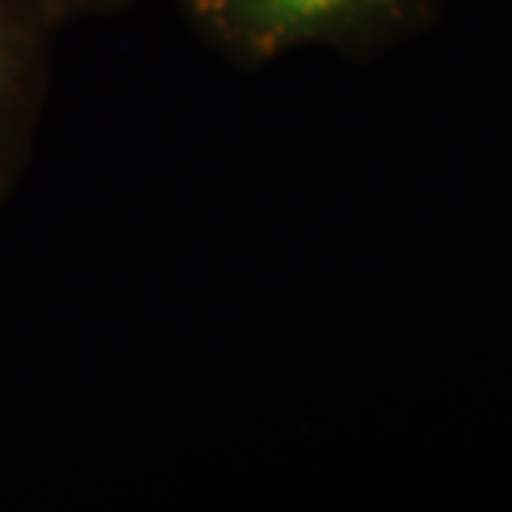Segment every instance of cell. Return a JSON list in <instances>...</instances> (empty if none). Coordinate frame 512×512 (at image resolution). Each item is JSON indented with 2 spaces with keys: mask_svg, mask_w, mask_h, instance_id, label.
I'll return each mask as SVG.
<instances>
[{
  "mask_svg": "<svg viewBox=\"0 0 512 512\" xmlns=\"http://www.w3.org/2000/svg\"><path fill=\"white\" fill-rule=\"evenodd\" d=\"M444 0H185L194 26L239 66L333 49L373 55L416 35Z\"/></svg>",
  "mask_w": 512,
  "mask_h": 512,
  "instance_id": "cell-1",
  "label": "cell"
},
{
  "mask_svg": "<svg viewBox=\"0 0 512 512\" xmlns=\"http://www.w3.org/2000/svg\"><path fill=\"white\" fill-rule=\"evenodd\" d=\"M60 26L52 0H0V205L32 163Z\"/></svg>",
  "mask_w": 512,
  "mask_h": 512,
  "instance_id": "cell-2",
  "label": "cell"
},
{
  "mask_svg": "<svg viewBox=\"0 0 512 512\" xmlns=\"http://www.w3.org/2000/svg\"><path fill=\"white\" fill-rule=\"evenodd\" d=\"M60 12L63 23L77 18H100V15H114L128 9L134 0H52Z\"/></svg>",
  "mask_w": 512,
  "mask_h": 512,
  "instance_id": "cell-3",
  "label": "cell"
}]
</instances>
